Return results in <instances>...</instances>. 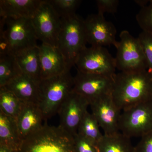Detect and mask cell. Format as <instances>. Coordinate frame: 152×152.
I'll return each instance as SVG.
<instances>
[{
	"instance_id": "obj_17",
	"label": "cell",
	"mask_w": 152,
	"mask_h": 152,
	"mask_svg": "<svg viewBox=\"0 0 152 152\" xmlns=\"http://www.w3.org/2000/svg\"><path fill=\"white\" fill-rule=\"evenodd\" d=\"M42 2L41 0H1L0 16L32 19Z\"/></svg>"
},
{
	"instance_id": "obj_11",
	"label": "cell",
	"mask_w": 152,
	"mask_h": 152,
	"mask_svg": "<svg viewBox=\"0 0 152 152\" xmlns=\"http://www.w3.org/2000/svg\"><path fill=\"white\" fill-rule=\"evenodd\" d=\"M90 106L86 99L72 91L60 107L59 126L68 133L75 136L80 124Z\"/></svg>"
},
{
	"instance_id": "obj_16",
	"label": "cell",
	"mask_w": 152,
	"mask_h": 152,
	"mask_svg": "<svg viewBox=\"0 0 152 152\" xmlns=\"http://www.w3.org/2000/svg\"><path fill=\"white\" fill-rule=\"evenodd\" d=\"M6 89L14 93L25 103L38 104L39 100V83L22 74L5 86Z\"/></svg>"
},
{
	"instance_id": "obj_5",
	"label": "cell",
	"mask_w": 152,
	"mask_h": 152,
	"mask_svg": "<svg viewBox=\"0 0 152 152\" xmlns=\"http://www.w3.org/2000/svg\"><path fill=\"white\" fill-rule=\"evenodd\" d=\"M119 37L115 47L116 69L124 72L148 70L146 60L138 38L126 30L122 31Z\"/></svg>"
},
{
	"instance_id": "obj_32",
	"label": "cell",
	"mask_w": 152,
	"mask_h": 152,
	"mask_svg": "<svg viewBox=\"0 0 152 152\" xmlns=\"http://www.w3.org/2000/svg\"><path fill=\"white\" fill-rule=\"evenodd\" d=\"M0 152H18L5 146L0 145Z\"/></svg>"
},
{
	"instance_id": "obj_25",
	"label": "cell",
	"mask_w": 152,
	"mask_h": 152,
	"mask_svg": "<svg viewBox=\"0 0 152 152\" xmlns=\"http://www.w3.org/2000/svg\"><path fill=\"white\" fill-rule=\"evenodd\" d=\"M136 20L142 31L152 34V0L141 8L136 15Z\"/></svg>"
},
{
	"instance_id": "obj_21",
	"label": "cell",
	"mask_w": 152,
	"mask_h": 152,
	"mask_svg": "<svg viewBox=\"0 0 152 152\" xmlns=\"http://www.w3.org/2000/svg\"><path fill=\"white\" fill-rule=\"evenodd\" d=\"M99 123L93 114L87 111L79 126L77 134L97 147L104 135L101 133Z\"/></svg>"
},
{
	"instance_id": "obj_10",
	"label": "cell",
	"mask_w": 152,
	"mask_h": 152,
	"mask_svg": "<svg viewBox=\"0 0 152 152\" xmlns=\"http://www.w3.org/2000/svg\"><path fill=\"white\" fill-rule=\"evenodd\" d=\"M115 76L85 73L77 71L74 77L72 91L86 99L90 103L101 97L112 95Z\"/></svg>"
},
{
	"instance_id": "obj_30",
	"label": "cell",
	"mask_w": 152,
	"mask_h": 152,
	"mask_svg": "<svg viewBox=\"0 0 152 152\" xmlns=\"http://www.w3.org/2000/svg\"><path fill=\"white\" fill-rule=\"evenodd\" d=\"M13 55L10 43L2 34H0V57Z\"/></svg>"
},
{
	"instance_id": "obj_8",
	"label": "cell",
	"mask_w": 152,
	"mask_h": 152,
	"mask_svg": "<svg viewBox=\"0 0 152 152\" xmlns=\"http://www.w3.org/2000/svg\"><path fill=\"white\" fill-rule=\"evenodd\" d=\"M119 130L129 138L141 137L152 130V101L122 111Z\"/></svg>"
},
{
	"instance_id": "obj_4",
	"label": "cell",
	"mask_w": 152,
	"mask_h": 152,
	"mask_svg": "<svg viewBox=\"0 0 152 152\" xmlns=\"http://www.w3.org/2000/svg\"><path fill=\"white\" fill-rule=\"evenodd\" d=\"M61 20L57 48L64 57L68 66L72 68L75 65L78 56L88 43L84 20L75 14Z\"/></svg>"
},
{
	"instance_id": "obj_31",
	"label": "cell",
	"mask_w": 152,
	"mask_h": 152,
	"mask_svg": "<svg viewBox=\"0 0 152 152\" xmlns=\"http://www.w3.org/2000/svg\"><path fill=\"white\" fill-rule=\"evenodd\" d=\"M134 1L137 4L140 6L142 8L145 7V6H147L149 3L150 1L149 0H136Z\"/></svg>"
},
{
	"instance_id": "obj_14",
	"label": "cell",
	"mask_w": 152,
	"mask_h": 152,
	"mask_svg": "<svg viewBox=\"0 0 152 152\" xmlns=\"http://www.w3.org/2000/svg\"><path fill=\"white\" fill-rule=\"evenodd\" d=\"M41 80L60 75L70 70L64 57L57 47L42 43L39 46Z\"/></svg>"
},
{
	"instance_id": "obj_24",
	"label": "cell",
	"mask_w": 152,
	"mask_h": 152,
	"mask_svg": "<svg viewBox=\"0 0 152 152\" xmlns=\"http://www.w3.org/2000/svg\"><path fill=\"white\" fill-rule=\"evenodd\" d=\"M51 5L60 18L63 19L76 14V10L81 1L79 0H50Z\"/></svg>"
},
{
	"instance_id": "obj_6",
	"label": "cell",
	"mask_w": 152,
	"mask_h": 152,
	"mask_svg": "<svg viewBox=\"0 0 152 152\" xmlns=\"http://www.w3.org/2000/svg\"><path fill=\"white\" fill-rule=\"evenodd\" d=\"M0 34L10 45L13 55L37 46L38 40L31 19L1 18Z\"/></svg>"
},
{
	"instance_id": "obj_2",
	"label": "cell",
	"mask_w": 152,
	"mask_h": 152,
	"mask_svg": "<svg viewBox=\"0 0 152 152\" xmlns=\"http://www.w3.org/2000/svg\"><path fill=\"white\" fill-rule=\"evenodd\" d=\"M19 152H76L74 136L60 126L44 125L23 140Z\"/></svg>"
},
{
	"instance_id": "obj_29",
	"label": "cell",
	"mask_w": 152,
	"mask_h": 152,
	"mask_svg": "<svg viewBox=\"0 0 152 152\" xmlns=\"http://www.w3.org/2000/svg\"><path fill=\"white\" fill-rule=\"evenodd\" d=\"M135 150V152H152V130L142 136Z\"/></svg>"
},
{
	"instance_id": "obj_18",
	"label": "cell",
	"mask_w": 152,
	"mask_h": 152,
	"mask_svg": "<svg viewBox=\"0 0 152 152\" xmlns=\"http://www.w3.org/2000/svg\"><path fill=\"white\" fill-rule=\"evenodd\" d=\"M15 56L23 73L39 83L42 80L39 46L26 49Z\"/></svg>"
},
{
	"instance_id": "obj_26",
	"label": "cell",
	"mask_w": 152,
	"mask_h": 152,
	"mask_svg": "<svg viewBox=\"0 0 152 152\" xmlns=\"http://www.w3.org/2000/svg\"><path fill=\"white\" fill-rule=\"evenodd\" d=\"M148 65V71L152 76V34L142 31L138 37Z\"/></svg>"
},
{
	"instance_id": "obj_20",
	"label": "cell",
	"mask_w": 152,
	"mask_h": 152,
	"mask_svg": "<svg viewBox=\"0 0 152 152\" xmlns=\"http://www.w3.org/2000/svg\"><path fill=\"white\" fill-rule=\"evenodd\" d=\"M97 148L98 152H135L130 138L121 133L112 135L104 134Z\"/></svg>"
},
{
	"instance_id": "obj_23",
	"label": "cell",
	"mask_w": 152,
	"mask_h": 152,
	"mask_svg": "<svg viewBox=\"0 0 152 152\" xmlns=\"http://www.w3.org/2000/svg\"><path fill=\"white\" fill-rule=\"evenodd\" d=\"M22 74L15 55L0 57V88Z\"/></svg>"
},
{
	"instance_id": "obj_13",
	"label": "cell",
	"mask_w": 152,
	"mask_h": 152,
	"mask_svg": "<svg viewBox=\"0 0 152 152\" xmlns=\"http://www.w3.org/2000/svg\"><path fill=\"white\" fill-rule=\"evenodd\" d=\"M92 114L105 135L119 133V121L121 111L114 103L112 95H106L90 102Z\"/></svg>"
},
{
	"instance_id": "obj_1",
	"label": "cell",
	"mask_w": 152,
	"mask_h": 152,
	"mask_svg": "<svg viewBox=\"0 0 152 152\" xmlns=\"http://www.w3.org/2000/svg\"><path fill=\"white\" fill-rule=\"evenodd\" d=\"M112 97L121 111L152 101V76L148 70L116 74Z\"/></svg>"
},
{
	"instance_id": "obj_9",
	"label": "cell",
	"mask_w": 152,
	"mask_h": 152,
	"mask_svg": "<svg viewBox=\"0 0 152 152\" xmlns=\"http://www.w3.org/2000/svg\"><path fill=\"white\" fill-rule=\"evenodd\" d=\"M31 20L38 40L57 47L61 20L48 1H43Z\"/></svg>"
},
{
	"instance_id": "obj_3",
	"label": "cell",
	"mask_w": 152,
	"mask_h": 152,
	"mask_svg": "<svg viewBox=\"0 0 152 152\" xmlns=\"http://www.w3.org/2000/svg\"><path fill=\"white\" fill-rule=\"evenodd\" d=\"M74 77L70 70L39 83L40 96L38 106L44 120L50 118L58 112L66 98L72 91Z\"/></svg>"
},
{
	"instance_id": "obj_22",
	"label": "cell",
	"mask_w": 152,
	"mask_h": 152,
	"mask_svg": "<svg viewBox=\"0 0 152 152\" xmlns=\"http://www.w3.org/2000/svg\"><path fill=\"white\" fill-rule=\"evenodd\" d=\"M24 103L5 87L0 88V111L16 120Z\"/></svg>"
},
{
	"instance_id": "obj_19",
	"label": "cell",
	"mask_w": 152,
	"mask_h": 152,
	"mask_svg": "<svg viewBox=\"0 0 152 152\" xmlns=\"http://www.w3.org/2000/svg\"><path fill=\"white\" fill-rule=\"evenodd\" d=\"M23 142L16 120L0 111V145L19 152Z\"/></svg>"
},
{
	"instance_id": "obj_28",
	"label": "cell",
	"mask_w": 152,
	"mask_h": 152,
	"mask_svg": "<svg viewBox=\"0 0 152 152\" xmlns=\"http://www.w3.org/2000/svg\"><path fill=\"white\" fill-rule=\"evenodd\" d=\"M74 139L76 152H98L96 146L78 134L74 136Z\"/></svg>"
},
{
	"instance_id": "obj_15",
	"label": "cell",
	"mask_w": 152,
	"mask_h": 152,
	"mask_svg": "<svg viewBox=\"0 0 152 152\" xmlns=\"http://www.w3.org/2000/svg\"><path fill=\"white\" fill-rule=\"evenodd\" d=\"M43 115L37 104L24 103L16 119L21 137L23 140L43 126Z\"/></svg>"
},
{
	"instance_id": "obj_12",
	"label": "cell",
	"mask_w": 152,
	"mask_h": 152,
	"mask_svg": "<svg viewBox=\"0 0 152 152\" xmlns=\"http://www.w3.org/2000/svg\"><path fill=\"white\" fill-rule=\"evenodd\" d=\"M84 24L87 42L91 46L116 47V28L104 15L98 13L89 15L84 20Z\"/></svg>"
},
{
	"instance_id": "obj_27",
	"label": "cell",
	"mask_w": 152,
	"mask_h": 152,
	"mask_svg": "<svg viewBox=\"0 0 152 152\" xmlns=\"http://www.w3.org/2000/svg\"><path fill=\"white\" fill-rule=\"evenodd\" d=\"M119 4L118 0H97L98 13L103 15L105 13L115 14L117 12Z\"/></svg>"
},
{
	"instance_id": "obj_7",
	"label": "cell",
	"mask_w": 152,
	"mask_h": 152,
	"mask_svg": "<svg viewBox=\"0 0 152 152\" xmlns=\"http://www.w3.org/2000/svg\"><path fill=\"white\" fill-rule=\"evenodd\" d=\"M75 65L77 70L85 73L111 77L116 75L115 58L104 47H86L77 57Z\"/></svg>"
}]
</instances>
